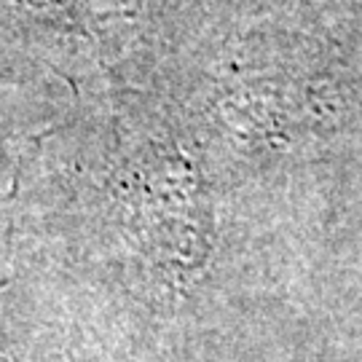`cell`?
<instances>
[{
	"mask_svg": "<svg viewBox=\"0 0 362 362\" xmlns=\"http://www.w3.org/2000/svg\"><path fill=\"white\" fill-rule=\"evenodd\" d=\"M0 362H6V360H3V354H0Z\"/></svg>",
	"mask_w": 362,
	"mask_h": 362,
	"instance_id": "obj_1",
	"label": "cell"
}]
</instances>
